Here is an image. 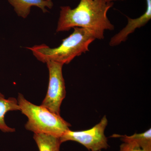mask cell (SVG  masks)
I'll use <instances>...</instances> for the list:
<instances>
[{"label": "cell", "mask_w": 151, "mask_h": 151, "mask_svg": "<svg viewBox=\"0 0 151 151\" xmlns=\"http://www.w3.org/2000/svg\"><path fill=\"white\" fill-rule=\"evenodd\" d=\"M14 7V10L19 17L25 19L28 16L31 8L36 6L42 10L44 13L47 12L46 8L51 9L53 6L52 0H7Z\"/></svg>", "instance_id": "7"}, {"label": "cell", "mask_w": 151, "mask_h": 151, "mask_svg": "<svg viewBox=\"0 0 151 151\" xmlns=\"http://www.w3.org/2000/svg\"><path fill=\"white\" fill-rule=\"evenodd\" d=\"M108 124L106 116H103L98 124L89 129L73 131L68 130L60 138L61 143L74 141L84 145L89 150L100 151L109 147L105 130Z\"/></svg>", "instance_id": "4"}, {"label": "cell", "mask_w": 151, "mask_h": 151, "mask_svg": "<svg viewBox=\"0 0 151 151\" xmlns=\"http://www.w3.org/2000/svg\"><path fill=\"white\" fill-rule=\"evenodd\" d=\"M119 151H147L134 143L124 142L120 147Z\"/></svg>", "instance_id": "11"}, {"label": "cell", "mask_w": 151, "mask_h": 151, "mask_svg": "<svg viewBox=\"0 0 151 151\" xmlns=\"http://www.w3.org/2000/svg\"><path fill=\"white\" fill-rule=\"evenodd\" d=\"M49 74L48 89L41 106L60 115V108L66 95L65 81L62 73L63 64L54 61L46 63Z\"/></svg>", "instance_id": "5"}, {"label": "cell", "mask_w": 151, "mask_h": 151, "mask_svg": "<svg viewBox=\"0 0 151 151\" xmlns=\"http://www.w3.org/2000/svg\"><path fill=\"white\" fill-rule=\"evenodd\" d=\"M111 137L120 138L124 142L134 143L141 147L143 150L151 151V129L141 134H135L132 136L113 134Z\"/></svg>", "instance_id": "9"}, {"label": "cell", "mask_w": 151, "mask_h": 151, "mask_svg": "<svg viewBox=\"0 0 151 151\" xmlns=\"http://www.w3.org/2000/svg\"><path fill=\"white\" fill-rule=\"evenodd\" d=\"M20 111L17 100L13 97L6 98L0 92V130L4 133H12L15 129L9 127L5 121L6 114L9 111Z\"/></svg>", "instance_id": "8"}, {"label": "cell", "mask_w": 151, "mask_h": 151, "mask_svg": "<svg viewBox=\"0 0 151 151\" xmlns=\"http://www.w3.org/2000/svg\"><path fill=\"white\" fill-rule=\"evenodd\" d=\"M105 1H107L114 2L115 1H124L126 0H105Z\"/></svg>", "instance_id": "12"}, {"label": "cell", "mask_w": 151, "mask_h": 151, "mask_svg": "<svg viewBox=\"0 0 151 151\" xmlns=\"http://www.w3.org/2000/svg\"><path fill=\"white\" fill-rule=\"evenodd\" d=\"M113 4V2L105 0H80L74 9L62 6L56 32L68 31L76 27L84 28L93 31L100 40L103 39L105 31L113 30L115 28L107 16Z\"/></svg>", "instance_id": "1"}, {"label": "cell", "mask_w": 151, "mask_h": 151, "mask_svg": "<svg viewBox=\"0 0 151 151\" xmlns=\"http://www.w3.org/2000/svg\"><path fill=\"white\" fill-rule=\"evenodd\" d=\"M73 29V32L63 40L58 47L50 48L43 44L26 48L43 63L52 61L63 65L69 64L76 57L89 51V45L95 40H100L97 34L91 30L77 27Z\"/></svg>", "instance_id": "2"}, {"label": "cell", "mask_w": 151, "mask_h": 151, "mask_svg": "<svg viewBox=\"0 0 151 151\" xmlns=\"http://www.w3.org/2000/svg\"><path fill=\"white\" fill-rule=\"evenodd\" d=\"M145 12L141 16L136 19H131L127 17L128 23L126 26L111 38L109 45L111 47L117 46L127 40V38L137 29L144 27L151 20V0H146Z\"/></svg>", "instance_id": "6"}, {"label": "cell", "mask_w": 151, "mask_h": 151, "mask_svg": "<svg viewBox=\"0 0 151 151\" xmlns=\"http://www.w3.org/2000/svg\"><path fill=\"white\" fill-rule=\"evenodd\" d=\"M17 100L22 114L27 118L25 128L28 131L60 138L71 127L60 115L41 105L33 104L21 93L18 94Z\"/></svg>", "instance_id": "3"}, {"label": "cell", "mask_w": 151, "mask_h": 151, "mask_svg": "<svg viewBox=\"0 0 151 151\" xmlns=\"http://www.w3.org/2000/svg\"><path fill=\"white\" fill-rule=\"evenodd\" d=\"M35 141L39 151H60L61 143L60 138L44 134H34Z\"/></svg>", "instance_id": "10"}]
</instances>
